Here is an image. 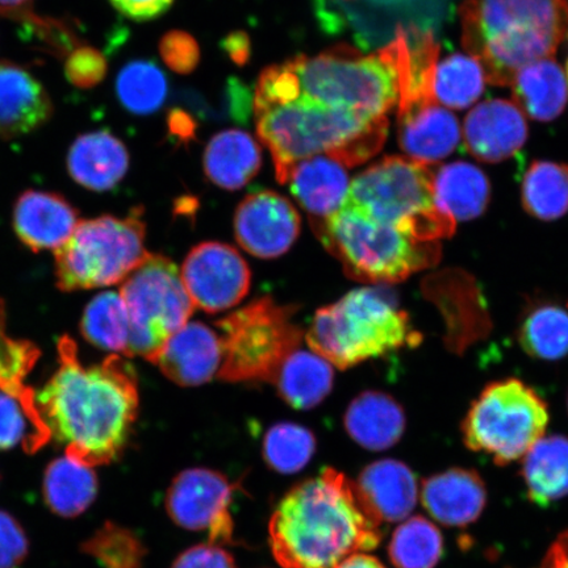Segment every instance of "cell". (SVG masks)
<instances>
[{"label":"cell","mask_w":568,"mask_h":568,"mask_svg":"<svg viewBox=\"0 0 568 568\" xmlns=\"http://www.w3.org/2000/svg\"><path fill=\"white\" fill-rule=\"evenodd\" d=\"M60 367L36 395L51 437L67 457L89 467L111 464L125 449L138 420L140 396L133 367L112 354L83 366L73 339L59 344Z\"/></svg>","instance_id":"6da1fadb"},{"label":"cell","mask_w":568,"mask_h":568,"mask_svg":"<svg viewBox=\"0 0 568 568\" xmlns=\"http://www.w3.org/2000/svg\"><path fill=\"white\" fill-rule=\"evenodd\" d=\"M382 536L357 485L335 468L291 488L268 524L270 548L283 568H336L375 549Z\"/></svg>","instance_id":"7a4b0ae2"},{"label":"cell","mask_w":568,"mask_h":568,"mask_svg":"<svg viewBox=\"0 0 568 568\" xmlns=\"http://www.w3.org/2000/svg\"><path fill=\"white\" fill-rule=\"evenodd\" d=\"M258 138L272 154L276 180L286 184L291 169L314 155L362 165L378 154L388 134L387 116L332 109L297 95L293 101L255 106Z\"/></svg>","instance_id":"3957f363"},{"label":"cell","mask_w":568,"mask_h":568,"mask_svg":"<svg viewBox=\"0 0 568 568\" xmlns=\"http://www.w3.org/2000/svg\"><path fill=\"white\" fill-rule=\"evenodd\" d=\"M462 45L494 87H510L518 70L551 59L568 31V0H465Z\"/></svg>","instance_id":"277c9868"},{"label":"cell","mask_w":568,"mask_h":568,"mask_svg":"<svg viewBox=\"0 0 568 568\" xmlns=\"http://www.w3.org/2000/svg\"><path fill=\"white\" fill-rule=\"evenodd\" d=\"M305 339L312 352L346 371L364 361L420 345L422 335L388 291L364 287L320 308Z\"/></svg>","instance_id":"5b68a950"},{"label":"cell","mask_w":568,"mask_h":568,"mask_svg":"<svg viewBox=\"0 0 568 568\" xmlns=\"http://www.w3.org/2000/svg\"><path fill=\"white\" fill-rule=\"evenodd\" d=\"M311 226L326 251L343 264L346 275L364 283L403 282L442 258V245L436 241L410 237L347 202Z\"/></svg>","instance_id":"8992f818"},{"label":"cell","mask_w":568,"mask_h":568,"mask_svg":"<svg viewBox=\"0 0 568 568\" xmlns=\"http://www.w3.org/2000/svg\"><path fill=\"white\" fill-rule=\"evenodd\" d=\"M432 178L430 166L390 155L354 178L345 202L410 237L438 243L453 236L457 222L437 207Z\"/></svg>","instance_id":"52a82bcc"},{"label":"cell","mask_w":568,"mask_h":568,"mask_svg":"<svg viewBox=\"0 0 568 568\" xmlns=\"http://www.w3.org/2000/svg\"><path fill=\"white\" fill-rule=\"evenodd\" d=\"M290 62L300 95L318 104L382 118L397 103L395 71L381 51L362 54L343 44L315 57L297 55Z\"/></svg>","instance_id":"ba28073f"},{"label":"cell","mask_w":568,"mask_h":568,"mask_svg":"<svg viewBox=\"0 0 568 568\" xmlns=\"http://www.w3.org/2000/svg\"><path fill=\"white\" fill-rule=\"evenodd\" d=\"M142 212L78 223L55 252L57 284L62 291L91 290L124 282L149 253Z\"/></svg>","instance_id":"9c48e42d"},{"label":"cell","mask_w":568,"mask_h":568,"mask_svg":"<svg viewBox=\"0 0 568 568\" xmlns=\"http://www.w3.org/2000/svg\"><path fill=\"white\" fill-rule=\"evenodd\" d=\"M296 307L272 297L247 304L219 320L222 366L219 379L231 383H273L291 354L300 349L305 333L293 322Z\"/></svg>","instance_id":"30bf717a"},{"label":"cell","mask_w":568,"mask_h":568,"mask_svg":"<svg viewBox=\"0 0 568 568\" xmlns=\"http://www.w3.org/2000/svg\"><path fill=\"white\" fill-rule=\"evenodd\" d=\"M548 425V404L524 382L509 378L481 390L462 423V435L468 449L506 466L524 458Z\"/></svg>","instance_id":"8fae6325"},{"label":"cell","mask_w":568,"mask_h":568,"mask_svg":"<svg viewBox=\"0 0 568 568\" xmlns=\"http://www.w3.org/2000/svg\"><path fill=\"white\" fill-rule=\"evenodd\" d=\"M130 316L128 357L158 361L163 346L189 323L195 305L172 260L149 254L120 288Z\"/></svg>","instance_id":"7c38bea8"},{"label":"cell","mask_w":568,"mask_h":568,"mask_svg":"<svg viewBox=\"0 0 568 568\" xmlns=\"http://www.w3.org/2000/svg\"><path fill=\"white\" fill-rule=\"evenodd\" d=\"M234 486L223 474L210 468H190L176 475L166 495L170 518L181 528L207 531L210 542H233L230 513Z\"/></svg>","instance_id":"4fadbf2b"},{"label":"cell","mask_w":568,"mask_h":568,"mask_svg":"<svg viewBox=\"0 0 568 568\" xmlns=\"http://www.w3.org/2000/svg\"><path fill=\"white\" fill-rule=\"evenodd\" d=\"M181 276L195 307L207 314L236 307L252 283L243 255L223 243L196 245L184 260Z\"/></svg>","instance_id":"5bb4252c"},{"label":"cell","mask_w":568,"mask_h":568,"mask_svg":"<svg viewBox=\"0 0 568 568\" xmlns=\"http://www.w3.org/2000/svg\"><path fill=\"white\" fill-rule=\"evenodd\" d=\"M302 219L287 197L258 191L240 203L234 215V234L247 253L276 258L287 253L301 233Z\"/></svg>","instance_id":"9a60e30c"},{"label":"cell","mask_w":568,"mask_h":568,"mask_svg":"<svg viewBox=\"0 0 568 568\" xmlns=\"http://www.w3.org/2000/svg\"><path fill=\"white\" fill-rule=\"evenodd\" d=\"M528 134L523 110L506 99H491L475 106L464 125L467 152L488 163L513 159L527 142Z\"/></svg>","instance_id":"2e32d148"},{"label":"cell","mask_w":568,"mask_h":568,"mask_svg":"<svg viewBox=\"0 0 568 568\" xmlns=\"http://www.w3.org/2000/svg\"><path fill=\"white\" fill-rule=\"evenodd\" d=\"M53 112L51 95L30 70L0 61V139L23 138L39 131Z\"/></svg>","instance_id":"e0dca14e"},{"label":"cell","mask_w":568,"mask_h":568,"mask_svg":"<svg viewBox=\"0 0 568 568\" xmlns=\"http://www.w3.org/2000/svg\"><path fill=\"white\" fill-rule=\"evenodd\" d=\"M222 339L203 323H187L170 338L158 361L166 378L182 387L202 386L222 366Z\"/></svg>","instance_id":"ac0fdd59"},{"label":"cell","mask_w":568,"mask_h":568,"mask_svg":"<svg viewBox=\"0 0 568 568\" xmlns=\"http://www.w3.org/2000/svg\"><path fill=\"white\" fill-rule=\"evenodd\" d=\"M423 506L439 524L466 528L477 521L487 506L485 480L468 468H450L423 481Z\"/></svg>","instance_id":"d6986e66"},{"label":"cell","mask_w":568,"mask_h":568,"mask_svg":"<svg viewBox=\"0 0 568 568\" xmlns=\"http://www.w3.org/2000/svg\"><path fill=\"white\" fill-rule=\"evenodd\" d=\"M459 141L458 119L438 102L397 112V142L410 160L432 166L449 158Z\"/></svg>","instance_id":"ffe728a7"},{"label":"cell","mask_w":568,"mask_h":568,"mask_svg":"<svg viewBox=\"0 0 568 568\" xmlns=\"http://www.w3.org/2000/svg\"><path fill=\"white\" fill-rule=\"evenodd\" d=\"M78 213L60 195L27 191L13 211V229L33 252L57 251L77 229Z\"/></svg>","instance_id":"44dd1931"},{"label":"cell","mask_w":568,"mask_h":568,"mask_svg":"<svg viewBox=\"0 0 568 568\" xmlns=\"http://www.w3.org/2000/svg\"><path fill=\"white\" fill-rule=\"evenodd\" d=\"M286 184L295 201L308 212L310 223L338 211L351 189L343 163L323 154L297 162L291 169Z\"/></svg>","instance_id":"7402d4cb"},{"label":"cell","mask_w":568,"mask_h":568,"mask_svg":"<svg viewBox=\"0 0 568 568\" xmlns=\"http://www.w3.org/2000/svg\"><path fill=\"white\" fill-rule=\"evenodd\" d=\"M357 485L362 499L383 523L404 521L417 504V480L400 460L381 459L362 470Z\"/></svg>","instance_id":"603a6c76"},{"label":"cell","mask_w":568,"mask_h":568,"mask_svg":"<svg viewBox=\"0 0 568 568\" xmlns=\"http://www.w3.org/2000/svg\"><path fill=\"white\" fill-rule=\"evenodd\" d=\"M68 172L77 183L92 191L116 187L130 169V154L122 140L109 131L88 132L71 144Z\"/></svg>","instance_id":"cb8c5ba5"},{"label":"cell","mask_w":568,"mask_h":568,"mask_svg":"<svg viewBox=\"0 0 568 568\" xmlns=\"http://www.w3.org/2000/svg\"><path fill=\"white\" fill-rule=\"evenodd\" d=\"M344 424L355 443L367 450L382 452L400 442L407 418L393 396L365 390L347 407Z\"/></svg>","instance_id":"d4e9b609"},{"label":"cell","mask_w":568,"mask_h":568,"mask_svg":"<svg viewBox=\"0 0 568 568\" xmlns=\"http://www.w3.org/2000/svg\"><path fill=\"white\" fill-rule=\"evenodd\" d=\"M433 195L437 207L456 222H470L488 207L491 183L478 166L465 161L433 170Z\"/></svg>","instance_id":"484cf974"},{"label":"cell","mask_w":568,"mask_h":568,"mask_svg":"<svg viewBox=\"0 0 568 568\" xmlns=\"http://www.w3.org/2000/svg\"><path fill=\"white\" fill-rule=\"evenodd\" d=\"M203 166L205 175L217 187L243 189L261 170V146L245 131L219 132L205 148Z\"/></svg>","instance_id":"4316f807"},{"label":"cell","mask_w":568,"mask_h":568,"mask_svg":"<svg viewBox=\"0 0 568 568\" xmlns=\"http://www.w3.org/2000/svg\"><path fill=\"white\" fill-rule=\"evenodd\" d=\"M514 99L532 120L551 122L562 115L568 102V83L556 60L542 59L523 67L514 77Z\"/></svg>","instance_id":"83f0119b"},{"label":"cell","mask_w":568,"mask_h":568,"mask_svg":"<svg viewBox=\"0 0 568 568\" xmlns=\"http://www.w3.org/2000/svg\"><path fill=\"white\" fill-rule=\"evenodd\" d=\"M521 477L529 499L549 506L568 495V437H542L525 454Z\"/></svg>","instance_id":"f1b7e54d"},{"label":"cell","mask_w":568,"mask_h":568,"mask_svg":"<svg viewBox=\"0 0 568 568\" xmlns=\"http://www.w3.org/2000/svg\"><path fill=\"white\" fill-rule=\"evenodd\" d=\"M333 378V366L322 355L297 349L283 362L273 385L291 407L305 410L331 394Z\"/></svg>","instance_id":"f546056e"},{"label":"cell","mask_w":568,"mask_h":568,"mask_svg":"<svg viewBox=\"0 0 568 568\" xmlns=\"http://www.w3.org/2000/svg\"><path fill=\"white\" fill-rule=\"evenodd\" d=\"M98 494V480L91 467L70 458H60L48 467L44 497L53 513L75 517L87 510Z\"/></svg>","instance_id":"4dcf8cb0"},{"label":"cell","mask_w":568,"mask_h":568,"mask_svg":"<svg viewBox=\"0 0 568 568\" xmlns=\"http://www.w3.org/2000/svg\"><path fill=\"white\" fill-rule=\"evenodd\" d=\"M521 201L525 211L542 222H552L568 212V165L535 161L524 175Z\"/></svg>","instance_id":"1f68e13d"},{"label":"cell","mask_w":568,"mask_h":568,"mask_svg":"<svg viewBox=\"0 0 568 568\" xmlns=\"http://www.w3.org/2000/svg\"><path fill=\"white\" fill-rule=\"evenodd\" d=\"M481 63L470 54L454 53L438 61L433 78L436 101L454 110H466L486 89Z\"/></svg>","instance_id":"d6a6232c"},{"label":"cell","mask_w":568,"mask_h":568,"mask_svg":"<svg viewBox=\"0 0 568 568\" xmlns=\"http://www.w3.org/2000/svg\"><path fill=\"white\" fill-rule=\"evenodd\" d=\"M81 329L84 338L99 349L128 355L130 316L120 293H103L84 310Z\"/></svg>","instance_id":"836d02e7"},{"label":"cell","mask_w":568,"mask_h":568,"mask_svg":"<svg viewBox=\"0 0 568 568\" xmlns=\"http://www.w3.org/2000/svg\"><path fill=\"white\" fill-rule=\"evenodd\" d=\"M518 343L530 357L557 361L568 354V312L559 305L531 308L518 328Z\"/></svg>","instance_id":"e575fe53"},{"label":"cell","mask_w":568,"mask_h":568,"mask_svg":"<svg viewBox=\"0 0 568 568\" xmlns=\"http://www.w3.org/2000/svg\"><path fill=\"white\" fill-rule=\"evenodd\" d=\"M443 554L442 531L423 516L406 518L388 545V556L396 568H435Z\"/></svg>","instance_id":"d590c367"},{"label":"cell","mask_w":568,"mask_h":568,"mask_svg":"<svg viewBox=\"0 0 568 568\" xmlns=\"http://www.w3.org/2000/svg\"><path fill=\"white\" fill-rule=\"evenodd\" d=\"M119 102L133 115H151L159 111L168 97V80L152 61L126 63L116 80Z\"/></svg>","instance_id":"8d00e7d4"},{"label":"cell","mask_w":568,"mask_h":568,"mask_svg":"<svg viewBox=\"0 0 568 568\" xmlns=\"http://www.w3.org/2000/svg\"><path fill=\"white\" fill-rule=\"evenodd\" d=\"M39 354L27 341L7 335L4 305L0 302V390L17 397L34 420L42 423L33 390L24 385L26 376L32 371Z\"/></svg>","instance_id":"74e56055"},{"label":"cell","mask_w":568,"mask_h":568,"mask_svg":"<svg viewBox=\"0 0 568 568\" xmlns=\"http://www.w3.org/2000/svg\"><path fill=\"white\" fill-rule=\"evenodd\" d=\"M316 452V437L310 429L293 423H280L264 438L266 464L280 474H295L310 464Z\"/></svg>","instance_id":"f35d334b"},{"label":"cell","mask_w":568,"mask_h":568,"mask_svg":"<svg viewBox=\"0 0 568 568\" xmlns=\"http://www.w3.org/2000/svg\"><path fill=\"white\" fill-rule=\"evenodd\" d=\"M84 552L104 568H142L146 548L134 532L120 525L105 523L83 545Z\"/></svg>","instance_id":"ab89813d"},{"label":"cell","mask_w":568,"mask_h":568,"mask_svg":"<svg viewBox=\"0 0 568 568\" xmlns=\"http://www.w3.org/2000/svg\"><path fill=\"white\" fill-rule=\"evenodd\" d=\"M30 428L40 447L51 439L47 426L36 422L17 397L0 390V450L11 449L24 442V449L32 453Z\"/></svg>","instance_id":"60d3db41"},{"label":"cell","mask_w":568,"mask_h":568,"mask_svg":"<svg viewBox=\"0 0 568 568\" xmlns=\"http://www.w3.org/2000/svg\"><path fill=\"white\" fill-rule=\"evenodd\" d=\"M109 71L105 57L98 49L80 45L65 57L63 73L74 88L89 90L101 84Z\"/></svg>","instance_id":"b9f144b4"},{"label":"cell","mask_w":568,"mask_h":568,"mask_svg":"<svg viewBox=\"0 0 568 568\" xmlns=\"http://www.w3.org/2000/svg\"><path fill=\"white\" fill-rule=\"evenodd\" d=\"M160 54L163 62L176 74L193 73L201 62V48L187 32L170 31L160 41Z\"/></svg>","instance_id":"7bdbcfd3"},{"label":"cell","mask_w":568,"mask_h":568,"mask_svg":"<svg viewBox=\"0 0 568 568\" xmlns=\"http://www.w3.org/2000/svg\"><path fill=\"white\" fill-rule=\"evenodd\" d=\"M28 551L27 537L16 518L0 513V568H17Z\"/></svg>","instance_id":"ee69618b"},{"label":"cell","mask_w":568,"mask_h":568,"mask_svg":"<svg viewBox=\"0 0 568 568\" xmlns=\"http://www.w3.org/2000/svg\"><path fill=\"white\" fill-rule=\"evenodd\" d=\"M172 568H237L231 554L222 546L197 545L183 551Z\"/></svg>","instance_id":"f6af8a7d"},{"label":"cell","mask_w":568,"mask_h":568,"mask_svg":"<svg viewBox=\"0 0 568 568\" xmlns=\"http://www.w3.org/2000/svg\"><path fill=\"white\" fill-rule=\"evenodd\" d=\"M110 2L125 18L148 21L165 13L174 0H110Z\"/></svg>","instance_id":"bcb514c9"},{"label":"cell","mask_w":568,"mask_h":568,"mask_svg":"<svg viewBox=\"0 0 568 568\" xmlns=\"http://www.w3.org/2000/svg\"><path fill=\"white\" fill-rule=\"evenodd\" d=\"M229 95L232 118L236 119L237 122L246 123L254 104L252 92L233 78L229 84Z\"/></svg>","instance_id":"7dc6e473"},{"label":"cell","mask_w":568,"mask_h":568,"mask_svg":"<svg viewBox=\"0 0 568 568\" xmlns=\"http://www.w3.org/2000/svg\"><path fill=\"white\" fill-rule=\"evenodd\" d=\"M223 51L237 67L246 65L252 53V42L244 31L232 32L222 41Z\"/></svg>","instance_id":"c3c4849f"},{"label":"cell","mask_w":568,"mask_h":568,"mask_svg":"<svg viewBox=\"0 0 568 568\" xmlns=\"http://www.w3.org/2000/svg\"><path fill=\"white\" fill-rule=\"evenodd\" d=\"M168 126L173 136L183 141H190L195 138L197 124L189 112L174 109L169 113Z\"/></svg>","instance_id":"681fc988"},{"label":"cell","mask_w":568,"mask_h":568,"mask_svg":"<svg viewBox=\"0 0 568 568\" xmlns=\"http://www.w3.org/2000/svg\"><path fill=\"white\" fill-rule=\"evenodd\" d=\"M538 568H568V530L554 541Z\"/></svg>","instance_id":"f907efd6"},{"label":"cell","mask_w":568,"mask_h":568,"mask_svg":"<svg viewBox=\"0 0 568 568\" xmlns=\"http://www.w3.org/2000/svg\"><path fill=\"white\" fill-rule=\"evenodd\" d=\"M33 0H0V16L20 21L31 13Z\"/></svg>","instance_id":"816d5d0a"},{"label":"cell","mask_w":568,"mask_h":568,"mask_svg":"<svg viewBox=\"0 0 568 568\" xmlns=\"http://www.w3.org/2000/svg\"><path fill=\"white\" fill-rule=\"evenodd\" d=\"M336 568H387L373 556L366 552H355L353 556L347 557Z\"/></svg>","instance_id":"f5cc1de1"},{"label":"cell","mask_w":568,"mask_h":568,"mask_svg":"<svg viewBox=\"0 0 568 568\" xmlns=\"http://www.w3.org/2000/svg\"><path fill=\"white\" fill-rule=\"evenodd\" d=\"M567 39H568V31H567ZM567 83H568V57H567Z\"/></svg>","instance_id":"db71d44e"}]
</instances>
